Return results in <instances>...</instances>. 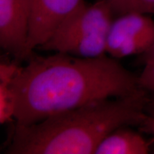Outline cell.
Listing matches in <instances>:
<instances>
[{
    "instance_id": "obj_6",
    "label": "cell",
    "mask_w": 154,
    "mask_h": 154,
    "mask_svg": "<svg viewBox=\"0 0 154 154\" xmlns=\"http://www.w3.org/2000/svg\"><path fill=\"white\" fill-rule=\"evenodd\" d=\"M84 0H30L28 58L44 44ZM27 60V59H26Z\"/></svg>"
},
{
    "instance_id": "obj_9",
    "label": "cell",
    "mask_w": 154,
    "mask_h": 154,
    "mask_svg": "<svg viewBox=\"0 0 154 154\" xmlns=\"http://www.w3.org/2000/svg\"><path fill=\"white\" fill-rule=\"evenodd\" d=\"M127 12L154 14V0H123L120 15Z\"/></svg>"
},
{
    "instance_id": "obj_8",
    "label": "cell",
    "mask_w": 154,
    "mask_h": 154,
    "mask_svg": "<svg viewBox=\"0 0 154 154\" xmlns=\"http://www.w3.org/2000/svg\"><path fill=\"white\" fill-rule=\"evenodd\" d=\"M11 79H0V124L9 123L14 119L16 96L11 86Z\"/></svg>"
},
{
    "instance_id": "obj_12",
    "label": "cell",
    "mask_w": 154,
    "mask_h": 154,
    "mask_svg": "<svg viewBox=\"0 0 154 154\" xmlns=\"http://www.w3.org/2000/svg\"><path fill=\"white\" fill-rule=\"evenodd\" d=\"M138 60L143 64H145L146 63L148 62L154 61V42L146 52H144L143 54L139 55Z\"/></svg>"
},
{
    "instance_id": "obj_2",
    "label": "cell",
    "mask_w": 154,
    "mask_h": 154,
    "mask_svg": "<svg viewBox=\"0 0 154 154\" xmlns=\"http://www.w3.org/2000/svg\"><path fill=\"white\" fill-rule=\"evenodd\" d=\"M149 92L96 100L35 124L17 125L7 154H91L121 126L144 129Z\"/></svg>"
},
{
    "instance_id": "obj_5",
    "label": "cell",
    "mask_w": 154,
    "mask_h": 154,
    "mask_svg": "<svg viewBox=\"0 0 154 154\" xmlns=\"http://www.w3.org/2000/svg\"><path fill=\"white\" fill-rule=\"evenodd\" d=\"M30 0H0V45L16 60H26Z\"/></svg>"
},
{
    "instance_id": "obj_1",
    "label": "cell",
    "mask_w": 154,
    "mask_h": 154,
    "mask_svg": "<svg viewBox=\"0 0 154 154\" xmlns=\"http://www.w3.org/2000/svg\"><path fill=\"white\" fill-rule=\"evenodd\" d=\"M14 119L26 126L96 101L126 97L143 88L136 76L106 54L82 58L67 54H32L11 82Z\"/></svg>"
},
{
    "instance_id": "obj_10",
    "label": "cell",
    "mask_w": 154,
    "mask_h": 154,
    "mask_svg": "<svg viewBox=\"0 0 154 154\" xmlns=\"http://www.w3.org/2000/svg\"><path fill=\"white\" fill-rule=\"evenodd\" d=\"M143 65V71L138 76L139 85L146 91L154 93V61Z\"/></svg>"
},
{
    "instance_id": "obj_11",
    "label": "cell",
    "mask_w": 154,
    "mask_h": 154,
    "mask_svg": "<svg viewBox=\"0 0 154 154\" xmlns=\"http://www.w3.org/2000/svg\"><path fill=\"white\" fill-rule=\"evenodd\" d=\"M149 99L146 106L147 121H146V125L143 131L153 134L154 143V93L149 92Z\"/></svg>"
},
{
    "instance_id": "obj_4",
    "label": "cell",
    "mask_w": 154,
    "mask_h": 154,
    "mask_svg": "<svg viewBox=\"0 0 154 154\" xmlns=\"http://www.w3.org/2000/svg\"><path fill=\"white\" fill-rule=\"evenodd\" d=\"M153 42V19L145 14L127 12L111 23L107 35L106 54L116 59L141 55Z\"/></svg>"
},
{
    "instance_id": "obj_3",
    "label": "cell",
    "mask_w": 154,
    "mask_h": 154,
    "mask_svg": "<svg viewBox=\"0 0 154 154\" xmlns=\"http://www.w3.org/2000/svg\"><path fill=\"white\" fill-rule=\"evenodd\" d=\"M113 14L112 7L106 0L90 5L83 2L38 49L82 58L106 55Z\"/></svg>"
},
{
    "instance_id": "obj_13",
    "label": "cell",
    "mask_w": 154,
    "mask_h": 154,
    "mask_svg": "<svg viewBox=\"0 0 154 154\" xmlns=\"http://www.w3.org/2000/svg\"><path fill=\"white\" fill-rule=\"evenodd\" d=\"M106 1L109 2L110 5L112 7L113 11L114 14H121V6H122L123 0H106Z\"/></svg>"
},
{
    "instance_id": "obj_7",
    "label": "cell",
    "mask_w": 154,
    "mask_h": 154,
    "mask_svg": "<svg viewBox=\"0 0 154 154\" xmlns=\"http://www.w3.org/2000/svg\"><path fill=\"white\" fill-rule=\"evenodd\" d=\"M130 126H121L113 131L100 143L95 154H147L150 143Z\"/></svg>"
}]
</instances>
